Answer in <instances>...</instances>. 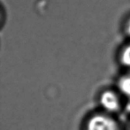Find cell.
Returning a JSON list of instances; mask_svg holds the SVG:
<instances>
[{"mask_svg": "<svg viewBox=\"0 0 130 130\" xmlns=\"http://www.w3.org/2000/svg\"><path fill=\"white\" fill-rule=\"evenodd\" d=\"M86 130H120L117 122L112 117L97 114L90 118L87 123Z\"/></svg>", "mask_w": 130, "mask_h": 130, "instance_id": "1", "label": "cell"}, {"mask_svg": "<svg viewBox=\"0 0 130 130\" xmlns=\"http://www.w3.org/2000/svg\"><path fill=\"white\" fill-rule=\"evenodd\" d=\"M101 104L109 112H116L120 107V101L118 96L111 91H106L101 94Z\"/></svg>", "mask_w": 130, "mask_h": 130, "instance_id": "2", "label": "cell"}, {"mask_svg": "<svg viewBox=\"0 0 130 130\" xmlns=\"http://www.w3.org/2000/svg\"><path fill=\"white\" fill-rule=\"evenodd\" d=\"M119 87L123 93L130 96V76L122 78L119 82Z\"/></svg>", "mask_w": 130, "mask_h": 130, "instance_id": "3", "label": "cell"}, {"mask_svg": "<svg viewBox=\"0 0 130 130\" xmlns=\"http://www.w3.org/2000/svg\"><path fill=\"white\" fill-rule=\"evenodd\" d=\"M121 62L124 66L130 67V44L128 45L122 52Z\"/></svg>", "mask_w": 130, "mask_h": 130, "instance_id": "4", "label": "cell"}, {"mask_svg": "<svg viewBox=\"0 0 130 130\" xmlns=\"http://www.w3.org/2000/svg\"><path fill=\"white\" fill-rule=\"evenodd\" d=\"M126 31H127V34L130 36V20L129 21V23H128L127 27H126Z\"/></svg>", "mask_w": 130, "mask_h": 130, "instance_id": "5", "label": "cell"}]
</instances>
